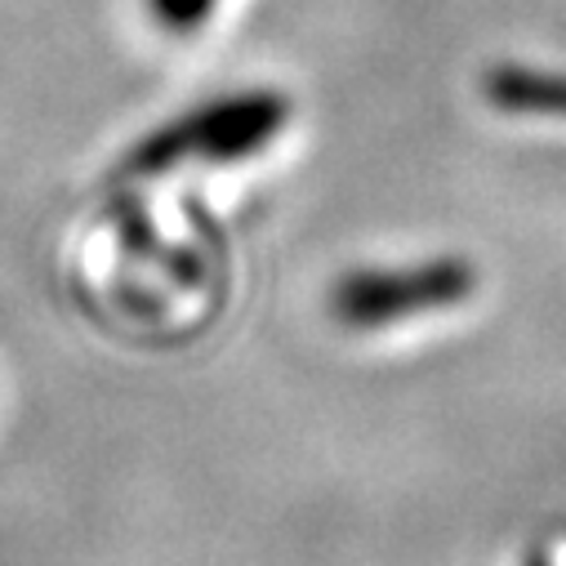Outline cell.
<instances>
[{
    "label": "cell",
    "instance_id": "cell-1",
    "mask_svg": "<svg viewBox=\"0 0 566 566\" xmlns=\"http://www.w3.org/2000/svg\"><path fill=\"white\" fill-rule=\"evenodd\" d=\"M478 291V268L464 259H429L406 268H357L335 281L331 313L348 331H384L429 313H451Z\"/></svg>",
    "mask_w": 566,
    "mask_h": 566
},
{
    "label": "cell",
    "instance_id": "cell-2",
    "mask_svg": "<svg viewBox=\"0 0 566 566\" xmlns=\"http://www.w3.org/2000/svg\"><path fill=\"white\" fill-rule=\"evenodd\" d=\"M286 120H291V103L272 90L228 94V98H214V103L170 120L148 144H138L134 170L157 175V170H170L184 161H237V157L268 148L272 138L286 129Z\"/></svg>",
    "mask_w": 566,
    "mask_h": 566
},
{
    "label": "cell",
    "instance_id": "cell-3",
    "mask_svg": "<svg viewBox=\"0 0 566 566\" xmlns=\"http://www.w3.org/2000/svg\"><path fill=\"white\" fill-rule=\"evenodd\" d=\"M486 103L509 116H566V72L495 67L486 76Z\"/></svg>",
    "mask_w": 566,
    "mask_h": 566
},
{
    "label": "cell",
    "instance_id": "cell-4",
    "mask_svg": "<svg viewBox=\"0 0 566 566\" xmlns=\"http://www.w3.org/2000/svg\"><path fill=\"white\" fill-rule=\"evenodd\" d=\"M210 6H214V0H153V14L170 32H192V28L206 23Z\"/></svg>",
    "mask_w": 566,
    "mask_h": 566
},
{
    "label": "cell",
    "instance_id": "cell-5",
    "mask_svg": "<svg viewBox=\"0 0 566 566\" xmlns=\"http://www.w3.org/2000/svg\"><path fill=\"white\" fill-rule=\"evenodd\" d=\"M522 566H553V562H548V557H544V553H539V548H531V553H526V562H522Z\"/></svg>",
    "mask_w": 566,
    "mask_h": 566
}]
</instances>
